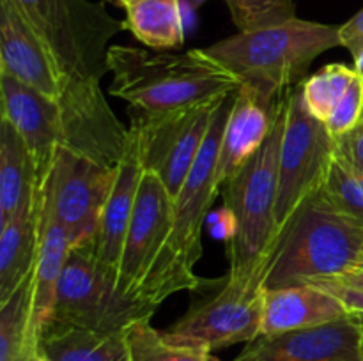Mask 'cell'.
<instances>
[{
  "label": "cell",
  "mask_w": 363,
  "mask_h": 361,
  "mask_svg": "<svg viewBox=\"0 0 363 361\" xmlns=\"http://www.w3.org/2000/svg\"><path fill=\"white\" fill-rule=\"evenodd\" d=\"M353 315H360V317H363V314H353Z\"/></svg>",
  "instance_id": "cell-38"
},
{
  "label": "cell",
  "mask_w": 363,
  "mask_h": 361,
  "mask_svg": "<svg viewBox=\"0 0 363 361\" xmlns=\"http://www.w3.org/2000/svg\"><path fill=\"white\" fill-rule=\"evenodd\" d=\"M234 25L245 30L273 27L296 18L294 0H225Z\"/></svg>",
  "instance_id": "cell-27"
},
{
  "label": "cell",
  "mask_w": 363,
  "mask_h": 361,
  "mask_svg": "<svg viewBox=\"0 0 363 361\" xmlns=\"http://www.w3.org/2000/svg\"><path fill=\"white\" fill-rule=\"evenodd\" d=\"M110 94L133 115L162 117L211 105L236 94L241 81L204 48L170 53L113 45L106 53Z\"/></svg>",
  "instance_id": "cell-1"
},
{
  "label": "cell",
  "mask_w": 363,
  "mask_h": 361,
  "mask_svg": "<svg viewBox=\"0 0 363 361\" xmlns=\"http://www.w3.org/2000/svg\"><path fill=\"white\" fill-rule=\"evenodd\" d=\"M354 76L357 71L346 64H328L301 81V92L308 112L321 122H326Z\"/></svg>",
  "instance_id": "cell-26"
},
{
  "label": "cell",
  "mask_w": 363,
  "mask_h": 361,
  "mask_svg": "<svg viewBox=\"0 0 363 361\" xmlns=\"http://www.w3.org/2000/svg\"><path fill=\"white\" fill-rule=\"evenodd\" d=\"M284 98H266L257 88L241 84L233 98L229 117L222 134L218 183L225 186L241 166L262 147L282 110Z\"/></svg>",
  "instance_id": "cell-14"
},
{
  "label": "cell",
  "mask_w": 363,
  "mask_h": 361,
  "mask_svg": "<svg viewBox=\"0 0 363 361\" xmlns=\"http://www.w3.org/2000/svg\"><path fill=\"white\" fill-rule=\"evenodd\" d=\"M158 306L124 292L117 275L99 264L94 241L69 248L50 324L123 333L155 315Z\"/></svg>",
  "instance_id": "cell-6"
},
{
  "label": "cell",
  "mask_w": 363,
  "mask_h": 361,
  "mask_svg": "<svg viewBox=\"0 0 363 361\" xmlns=\"http://www.w3.org/2000/svg\"><path fill=\"white\" fill-rule=\"evenodd\" d=\"M116 168L69 149H57L41 180L39 204L62 227L71 246L96 239Z\"/></svg>",
  "instance_id": "cell-8"
},
{
  "label": "cell",
  "mask_w": 363,
  "mask_h": 361,
  "mask_svg": "<svg viewBox=\"0 0 363 361\" xmlns=\"http://www.w3.org/2000/svg\"><path fill=\"white\" fill-rule=\"evenodd\" d=\"M39 354L52 361H130L124 331L101 333L53 322L43 331Z\"/></svg>",
  "instance_id": "cell-20"
},
{
  "label": "cell",
  "mask_w": 363,
  "mask_h": 361,
  "mask_svg": "<svg viewBox=\"0 0 363 361\" xmlns=\"http://www.w3.org/2000/svg\"><path fill=\"white\" fill-rule=\"evenodd\" d=\"M353 60H354V67H353V69L357 71L358 76L363 78V48L357 53V55L353 57Z\"/></svg>",
  "instance_id": "cell-34"
},
{
  "label": "cell",
  "mask_w": 363,
  "mask_h": 361,
  "mask_svg": "<svg viewBox=\"0 0 363 361\" xmlns=\"http://www.w3.org/2000/svg\"><path fill=\"white\" fill-rule=\"evenodd\" d=\"M363 120V78L354 76V80L351 81L350 88L346 91V94L342 96V99L339 101V105L335 106V110L332 112V115L326 119V127H328L330 133L335 138L344 137L350 131H353Z\"/></svg>",
  "instance_id": "cell-28"
},
{
  "label": "cell",
  "mask_w": 363,
  "mask_h": 361,
  "mask_svg": "<svg viewBox=\"0 0 363 361\" xmlns=\"http://www.w3.org/2000/svg\"><path fill=\"white\" fill-rule=\"evenodd\" d=\"M208 225L209 234H211L215 239L218 241H225V243H230L234 239L238 232V222L234 212L230 211L229 207H220L216 211H211V214L208 216Z\"/></svg>",
  "instance_id": "cell-29"
},
{
  "label": "cell",
  "mask_w": 363,
  "mask_h": 361,
  "mask_svg": "<svg viewBox=\"0 0 363 361\" xmlns=\"http://www.w3.org/2000/svg\"><path fill=\"white\" fill-rule=\"evenodd\" d=\"M315 285L323 287V289L330 290L335 294L340 301L347 306L351 314H363V289L362 287L347 285V283L340 282V280H326V282H319Z\"/></svg>",
  "instance_id": "cell-30"
},
{
  "label": "cell",
  "mask_w": 363,
  "mask_h": 361,
  "mask_svg": "<svg viewBox=\"0 0 363 361\" xmlns=\"http://www.w3.org/2000/svg\"><path fill=\"white\" fill-rule=\"evenodd\" d=\"M337 138L305 105L301 84L286 92L284 131L279 154L277 236L298 207L321 190L333 158Z\"/></svg>",
  "instance_id": "cell-7"
},
{
  "label": "cell",
  "mask_w": 363,
  "mask_h": 361,
  "mask_svg": "<svg viewBox=\"0 0 363 361\" xmlns=\"http://www.w3.org/2000/svg\"><path fill=\"white\" fill-rule=\"evenodd\" d=\"M337 151L363 172V120L353 131L337 138Z\"/></svg>",
  "instance_id": "cell-31"
},
{
  "label": "cell",
  "mask_w": 363,
  "mask_h": 361,
  "mask_svg": "<svg viewBox=\"0 0 363 361\" xmlns=\"http://www.w3.org/2000/svg\"><path fill=\"white\" fill-rule=\"evenodd\" d=\"M346 304L330 290L307 285L264 289L261 335H279L351 317Z\"/></svg>",
  "instance_id": "cell-17"
},
{
  "label": "cell",
  "mask_w": 363,
  "mask_h": 361,
  "mask_svg": "<svg viewBox=\"0 0 363 361\" xmlns=\"http://www.w3.org/2000/svg\"><path fill=\"white\" fill-rule=\"evenodd\" d=\"M48 46L57 66L71 81H101L108 42L124 21L92 0H9Z\"/></svg>",
  "instance_id": "cell-5"
},
{
  "label": "cell",
  "mask_w": 363,
  "mask_h": 361,
  "mask_svg": "<svg viewBox=\"0 0 363 361\" xmlns=\"http://www.w3.org/2000/svg\"><path fill=\"white\" fill-rule=\"evenodd\" d=\"M339 280H340V282L347 283V285L362 287V289H363V269H358V271L350 273V275L342 276V278H339Z\"/></svg>",
  "instance_id": "cell-33"
},
{
  "label": "cell",
  "mask_w": 363,
  "mask_h": 361,
  "mask_svg": "<svg viewBox=\"0 0 363 361\" xmlns=\"http://www.w3.org/2000/svg\"><path fill=\"white\" fill-rule=\"evenodd\" d=\"M130 361H215V356L202 347L183 345L152 328L151 319L138 321L124 331Z\"/></svg>",
  "instance_id": "cell-24"
},
{
  "label": "cell",
  "mask_w": 363,
  "mask_h": 361,
  "mask_svg": "<svg viewBox=\"0 0 363 361\" xmlns=\"http://www.w3.org/2000/svg\"><path fill=\"white\" fill-rule=\"evenodd\" d=\"M223 101L162 117L131 113V127L137 130L144 170L155 172L172 198H176L194 168L208 137L213 115Z\"/></svg>",
  "instance_id": "cell-10"
},
{
  "label": "cell",
  "mask_w": 363,
  "mask_h": 361,
  "mask_svg": "<svg viewBox=\"0 0 363 361\" xmlns=\"http://www.w3.org/2000/svg\"><path fill=\"white\" fill-rule=\"evenodd\" d=\"M0 73L55 99L69 81L48 46L9 0H0Z\"/></svg>",
  "instance_id": "cell-13"
},
{
  "label": "cell",
  "mask_w": 363,
  "mask_h": 361,
  "mask_svg": "<svg viewBox=\"0 0 363 361\" xmlns=\"http://www.w3.org/2000/svg\"><path fill=\"white\" fill-rule=\"evenodd\" d=\"M108 2H112V4H116V6H119V7H123L124 4L128 2V0H108Z\"/></svg>",
  "instance_id": "cell-36"
},
{
  "label": "cell",
  "mask_w": 363,
  "mask_h": 361,
  "mask_svg": "<svg viewBox=\"0 0 363 361\" xmlns=\"http://www.w3.org/2000/svg\"><path fill=\"white\" fill-rule=\"evenodd\" d=\"M172 222V195L155 172L144 170L117 271V282L126 294L138 297L142 282L169 243Z\"/></svg>",
  "instance_id": "cell-11"
},
{
  "label": "cell",
  "mask_w": 363,
  "mask_h": 361,
  "mask_svg": "<svg viewBox=\"0 0 363 361\" xmlns=\"http://www.w3.org/2000/svg\"><path fill=\"white\" fill-rule=\"evenodd\" d=\"M340 46L350 50L351 55H357L363 48V9L339 27Z\"/></svg>",
  "instance_id": "cell-32"
},
{
  "label": "cell",
  "mask_w": 363,
  "mask_h": 361,
  "mask_svg": "<svg viewBox=\"0 0 363 361\" xmlns=\"http://www.w3.org/2000/svg\"><path fill=\"white\" fill-rule=\"evenodd\" d=\"M142 173H144V165L140 159L138 134L137 130L130 126L126 151H124L121 161L117 163L116 179H113L112 190L106 198L94 239V251L99 264L112 271L113 275H117L119 271L124 239H126L128 227H130L131 214H133Z\"/></svg>",
  "instance_id": "cell-16"
},
{
  "label": "cell",
  "mask_w": 363,
  "mask_h": 361,
  "mask_svg": "<svg viewBox=\"0 0 363 361\" xmlns=\"http://www.w3.org/2000/svg\"><path fill=\"white\" fill-rule=\"evenodd\" d=\"M282 110L262 147L223 186V205L234 212L238 232L229 244V276L262 283L266 262L277 241L279 154L284 131Z\"/></svg>",
  "instance_id": "cell-4"
},
{
  "label": "cell",
  "mask_w": 363,
  "mask_h": 361,
  "mask_svg": "<svg viewBox=\"0 0 363 361\" xmlns=\"http://www.w3.org/2000/svg\"><path fill=\"white\" fill-rule=\"evenodd\" d=\"M319 193L339 212L363 227V172L339 151Z\"/></svg>",
  "instance_id": "cell-25"
},
{
  "label": "cell",
  "mask_w": 363,
  "mask_h": 361,
  "mask_svg": "<svg viewBox=\"0 0 363 361\" xmlns=\"http://www.w3.org/2000/svg\"><path fill=\"white\" fill-rule=\"evenodd\" d=\"M354 319H357L358 322H360V326H362V336H360V357H362V361H363V317H360V315H353Z\"/></svg>",
  "instance_id": "cell-35"
},
{
  "label": "cell",
  "mask_w": 363,
  "mask_h": 361,
  "mask_svg": "<svg viewBox=\"0 0 363 361\" xmlns=\"http://www.w3.org/2000/svg\"><path fill=\"white\" fill-rule=\"evenodd\" d=\"M39 200V198H38ZM39 243V212L18 216L0 227V303L34 273Z\"/></svg>",
  "instance_id": "cell-21"
},
{
  "label": "cell",
  "mask_w": 363,
  "mask_h": 361,
  "mask_svg": "<svg viewBox=\"0 0 363 361\" xmlns=\"http://www.w3.org/2000/svg\"><path fill=\"white\" fill-rule=\"evenodd\" d=\"M337 46L339 27L296 16L273 27L238 32L204 50L241 84L257 88L266 98L280 99L301 84L319 55Z\"/></svg>",
  "instance_id": "cell-3"
},
{
  "label": "cell",
  "mask_w": 363,
  "mask_h": 361,
  "mask_svg": "<svg viewBox=\"0 0 363 361\" xmlns=\"http://www.w3.org/2000/svg\"><path fill=\"white\" fill-rule=\"evenodd\" d=\"M124 27L152 50L179 48L184 41L179 0H128Z\"/></svg>",
  "instance_id": "cell-22"
},
{
  "label": "cell",
  "mask_w": 363,
  "mask_h": 361,
  "mask_svg": "<svg viewBox=\"0 0 363 361\" xmlns=\"http://www.w3.org/2000/svg\"><path fill=\"white\" fill-rule=\"evenodd\" d=\"M2 119L18 131L34 156L39 179L48 172L59 142H57V112L59 101L21 84L9 74L0 73Z\"/></svg>",
  "instance_id": "cell-15"
},
{
  "label": "cell",
  "mask_w": 363,
  "mask_h": 361,
  "mask_svg": "<svg viewBox=\"0 0 363 361\" xmlns=\"http://www.w3.org/2000/svg\"><path fill=\"white\" fill-rule=\"evenodd\" d=\"M39 338L32 326V276L0 303V361H34Z\"/></svg>",
  "instance_id": "cell-23"
},
{
  "label": "cell",
  "mask_w": 363,
  "mask_h": 361,
  "mask_svg": "<svg viewBox=\"0 0 363 361\" xmlns=\"http://www.w3.org/2000/svg\"><path fill=\"white\" fill-rule=\"evenodd\" d=\"M360 336V322L351 315L328 324L257 336L236 361H362Z\"/></svg>",
  "instance_id": "cell-12"
},
{
  "label": "cell",
  "mask_w": 363,
  "mask_h": 361,
  "mask_svg": "<svg viewBox=\"0 0 363 361\" xmlns=\"http://www.w3.org/2000/svg\"><path fill=\"white\" fill-rule=\"evenodd\" d=\"M34 361H52V360H50V357H46V356H43V354H39V356L35 357Z\"/></svg>",
  "instance_id": "cell-37"
},
{
  "label": "cell",
  "mask_w": 363,
  "mask_h": 361,
  "mask_svg": "<svg viewBox=\"0 0 363 361\" xmlns=\"http://www.w3.org/2000/svg\"><path fill=\"white\" fill-rule=\"evenodd\" d=\"M363 269V227L337 211L321 193L308 197L277 236L262 287L307 285Z\"/></svg>",
  "instance_id": "cell-2"
},
{
  "label": "cell",
  "mask_w": 363,
  "mask_h": 361,
  "mask_svg": "<svg viewBox=\"0 0 363 361\" xmlns=\"http://www.w3.org/2000/svg\"><path fill=\"white\" fill-rule=\"evenodd\" d=\"M38 212L39 243L34 273H32V326L38 338L41 340L43 331L53 317L57 289L71 243L62 227L41 207L39 200Z\"/></svg>",
  "instance_id": "cell-19"
},
{
  "label": "cell",
  "mask_w": 363,
  "mask_h": 361,
  "mask_svg": "<svg viewBox=\"0 0 363 361\" xmlns=\"http://www.w3.org/2000/svg\"><path fill=\"white\" fill-rule=\"evenodd\" d=\"M41 179L23 138L2 119L0 124V227L38 207Z\"/></svg>",
  "instance_id": "cell-18"
},
{
  "label": "cell",
  "mask_w": 363,
  "mask_h": 361,
  "mask_svg": "<svg viewBox=\"0 0 363 361\" xmlns=\"http://www.w3.org/2000/svg\"><path fill=\"white\" fill-rule=\"evenodd\" d=\"M264 287L227 275L223 287L208 299L194 304L165 336L183 345L218 350L236 343H250L261 336Z\"/></svg>",
  "instance_id": "cell-9"
},
{
  "label": "cell",
  "mask_w": 363,
  "mask_h": 361,
  "mask_svg": "<svg viewBox=\"0 0 363 361\" xmlns=\"http://www.w3.org/2000/svg\"><path fill=\"white\" fill-rule=\"evenodd\" d=\"M215 361H220V360H218V357H215ZM234 361H236V360H234Z\"/></svg>",
  "instance_id": "cell-39"
}]
</instances>
